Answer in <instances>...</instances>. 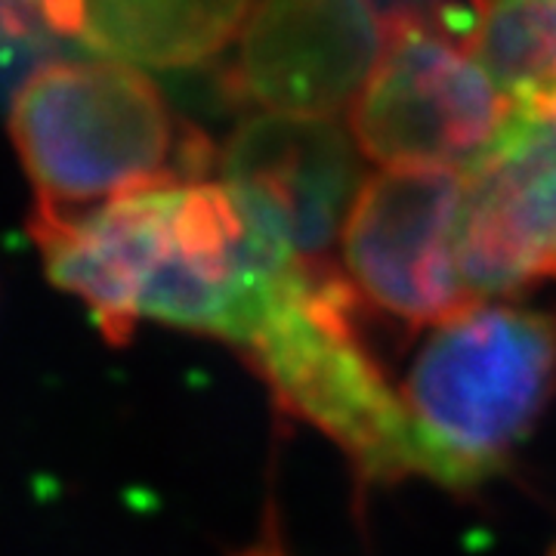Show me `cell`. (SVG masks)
I'll return each mask as SVG.
<instances>
[{
  "label": "cell",
  "mask_w": 556,
  "mask_h": 556,
  "mask_svg": "<svg viewBox=\"0 0 556 556\" xmlns=\"http://www.w3.org/2000/svg\"><path fill=\"white\" fill-rule=\"evenodd\" d=\"M50 278L121 343L139 321L239 346L291 263L281 241L244 214L226 182L182 179L84 214H35Z\"/></svg>",
  "instance_id": "1"
},
{
  "label": "cell",
  "mask_w": 556,
  "mask_h": 556,
  "mask_svg": "<svg viewBox=\"0 0 556 556\" xmlns=\"http://www.w3.org/2000/svg\"><path fill=\"white\" fill-rule=\"evenodd\" d=\"M10 130L35 186V214H84L167 182L204 179L211 139L134 65L50 62L22 80Z\"/></svg>",
  "instance_id": "2"
},
{
  "label": "cell",
  "mask_w": 556,
  "mask_h": 556,
  "mask_svg": "<svg viewBox=\"0 0 556 556\" xmlns=\"http://www.w3.org/2000/svg\"><path fill=\"white\" fill-rule=\"evenodd\" d=\"M241 353L285 412L328 433L365 482L427 477L415 424L358 331V294L328 263H291Z\"/></svg>",
  "instance_id": "3"
},
{
  "label": "cell",
  "mask_w": 556,
  "mask_h": 556,
  "mask_svg": "<svg viewBox=\"0 0 556 556\" xmlns=\"http://www.w3.org/2000/svg\"><path fill=\"white\" fill-rule=\"evenodd\" d=\"M556 393V313L473 306L433 328L402 387L427 477H492Z\"/></svg>",
  "instance_id": "4"
},
{
  "label": "cell",
  "mask_w": 556,
  "mask_h": 556,
  "mask_svg": "<svg viewBox=\"0 0 556 556\" xmlns=\"http://www.w3.org/2000/svg\"><path fill=\"white\" fill-rule=\"evenodd\" d=\"M365 159L383 167H473L514 118L467 38L417 7L383 16L380 56L350 109Z\"/></svg>",
  "instance_id": "5"
},
{
  "label": "cell",
  "mask_w": 556,
  "mask_h": 556,
  "mask_svg": "<svg viewBox=\"0 0 556 556\" xmlns=\"http://www.w3.org/2000/svg\"><path fill=\"white\" fill-rule=\"evenodd\" d=\"M464 177L383 167L362 179L343 223V263L362 300L408 328H439L470 313L460 236Z\"/></svg>",
  "instance_id": "6"
},
{
  "label": "cell",
  "mask_w": 556,
  "mask_h": 556,
  "mask_svg": "<svg viewBox=\"0 0 556 556\" xmlns=\"http://www.w3.org/2000/svg\"><path fill=\"white\" fill-rule=\"evenodd\" d=\"M383 43L371 0H260L223 72V93L260 115L334 118L353 109Z\"/></svg>",
  "instance_id": "7"
},
{
  "label": "cell",
  "mask_w": 556,
  "mask_h": 556,
  "mask_svg": "<svg viewBox=\"0 0 556 556\" xmlns=\"http://www.w3.org/2000/svg\"><path fill=\"white\" fill-rule=\"evenodd\" d=\"M457 254L477 300L556 278V112H514L464 174Z\"/></svg>",
  "instance_id": "8"
},
{
  "label": "cell",
  "mask_w": 556,
  "mask_h": 556,
  "mask_svg": "<svg viewBox=\"0 0 556 556\" xmlns=\"http://www.w3.org/2000/svg\"><path fill=\"white\" fill-rule=\"evenodd\" d=\"M217 164L244 214L306 263H325L362 186L356 139L334 118L254 115Z\"/></svg>",
  "instance_id": "9"
},
{
  "label": "cell",
  "mask_w": 556,
  "mask_h": 556,
  "mask_svg": "<svg viewBox=\"0 0 556 556\" xmlns=\"http://www.w3.org/2000/svg\"><path fill=\"white\" fill-rule=\"evenodd\" d=\"M254 0H3L7 28H50L124 65L189 68L239 40Z\"/></svg>",
  "instance_id": "10"
},
{
  "label": "cell",
  "mask_w": 556,
  "mask_h": 556,
  "mask_svg": "<svg viewBox=\"0 0 556 556\" xmlns=\"http://www.w3.org/2000/svg\"><path fill=\"white\" fill-rule=\"evenodd\" d=\"M467 43L517 112H556V0H470Z\"/></svg>",
  "instance_id": "11"
}]
</instances>
